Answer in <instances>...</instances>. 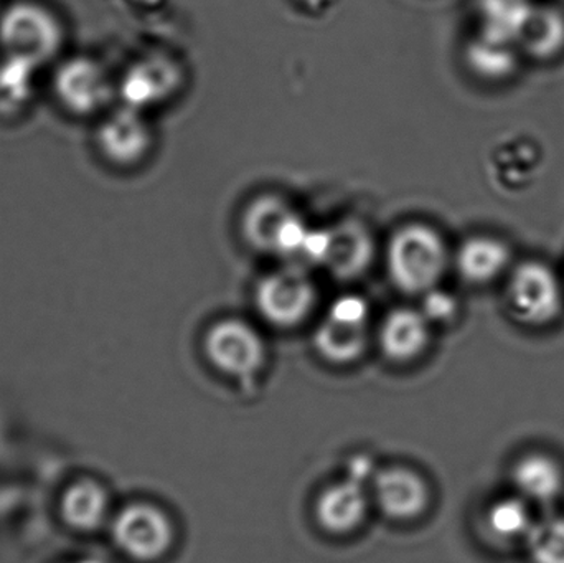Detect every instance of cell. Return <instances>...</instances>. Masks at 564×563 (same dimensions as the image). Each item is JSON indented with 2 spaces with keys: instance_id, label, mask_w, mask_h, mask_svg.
Wrapping results in <instances>:
<instances>
[{
  "instance_id": "6da1fadb",
  "label": "cell",
  "mask_w": 564,
  "mask_h": 563,
  "mask_svg": "<svg viewBox=\"0 0 564 563\" xmlns=\"http://www.w3.org/2000/svg\"><path fill=\"white\" fill-rule=\"evenodd\" d=\"M510 320L527 329H549L564 316V273L545 258H519L502 281Z\"/></svg>"
},
{
  "instance_id": "7a4b0ae2",
  "label": "cell",
  "mask_w": 564,
  "mask_h": 563,
  "mask_svg": "<svg viewBox=\"0 0 564 563\" xmlns=\"http://www.w3.org/2000/svg\"><path fill=\"white\" fill-rule=\"evenodd\" d=\"M387 264L398 290L424 296L440 286L453 264V253L436 228L410 224L391 237Z\"/></svg>"
},
{
  "instance_id": "3957f363",
  "label": "cell",
  "mask_w": 564,
  "mask_h": 563,
  "mask_svg": "<svg viewBox=\"0 0 564 563\" xmlns=\"http://www.w3.org/2000/svg\"><path fill=\"white\" fill-rule=\"evenodd\" d=\"M241 230L257 250L314 263L318 230L307 227L280 197L263 195L251 202L245 210Z\"/></svg>"
},
{
  "instance_id": "277c9868",
  "label": "cell",
  "mask_w": 564,
  "mask_h": 563,
  "mask_svg": "<svg viewBox=\"0 0 564 563\" xmlns=\"http://www.w3.org/2000/svg\"><path fill=\"white\" fill-rule=\"evenodd\" d=\"M65 45V26L53 10L32 0L10 3L0 13V50L42 68Z\"/></svg>"
},
{
  "instance_id": "5b68a950",
  "label": "cell",
  "mask_w": 564,
  "mask_h": 563,
  "mask_svg": "<svg viewBox=\"0 0 564 563\" xmlns=\"http://www.w3.org/2000/svg\"><path fill=\"white\" fill-rule=\"evenodd\" d=\"M52 89L58 105L76 118L98 115L112 98V83L105 66L85 55L63 59L56 66Z\"/></svg>"
},
{
  "instance_id": "8992f818",
  "label": "cell",
  "mask_w": 564,
  "mask_h": 563,
  "mask_svg": "<svg viewBox=\"0 0 564 563\" xmlns=\"http://www.w3.org/2000/svg\"><path fill=\"white\" fill-rule=\"evenodd\" d=\"M367 301L355 294L338 297L314 334V346L328 362L348 364L364 354L368 343Z\"/></svg>"
},
{
  "instance_id": "52a82bcc",
  "label": "cell",
  "mask_w": 564,
  "mask_h": 563,
  "mask_svg": "<svg viewBox=\"0 0 564 563\" xmlns=\"http://www.w3.org/2000/svg\"><path fill=\"white\" fill-rule=\"evenodd\" d=\"M254 301L264 321L276 327H294L314 310L317 290L301 268H285L258 283Z\"/></svg>"
},
{
  "instance_id": "ba28073f",
  "label": "cell",
  "mask_w": 564,
  "mask_h": 563,
  "mask_svg": "<svg viewBox=\"0 0 564 563\" xmlns=\"http://www.w3.org/2000/svg\"><path fill=\"white\" fill-rule=\"evenodd\" d=\"M545 169V151L532 136L507 134L494 142L486 159V174L496 191L523 194L539 182Z\"/></svg>"
},
{
  "instance_id": "9c48e42d",
  "label": "cell",
  "mask_w": 564,
  "mask_h": 563,
  "mask_svg": "<svg viewBox=\"0 0 564 563\" xmlns=\"http://www.w3.org/2000/svg\"><path fill=\"white\" fill-rule=\"evenodd\" d=\"M205 353L218 370L240 379L253 377L267 357L258 331L240 320H224L214 324L205 337Z\"/></svg>"
},
{
  "instance_id": "30bf717a",
  "label": "cell",
  "mask_w": 564,
  "mask_h": 563,
  "mask_svg": "<svg viewBox=\"0 0 564 563\" xmlns=\"http://www.w3.org/2000/svg\"><path fill=\"white\" fill-rule=\"evenodd\" d=\"M112 538L129 557L151 562L169 551L174 539V529L161 509L139 502L128 506L116 516Z\"/></svg>"
},
{
  "instance_id": "8fae6325",
  "label": "cell",
  "mask_w": 564,
  "mask_h": 563,
  "mask_svg": "<svg viewBox=\"0 0 564 563\" xmlns=\"http://www.w3.org/2000/svg\"><path fill=\"white\" fill-rule=\"evenodd\" d=\"M95 141L99 155L109 164L135 167L151 152L152 129L142 111L122 105L101 119Z\"/></svg>"
},
{
  "instance_id": "7c38bea8",
  "label": "cell",
  "mask_w": 564,
  "mask_h": 563,
  "mask_svg": "<svg viewBox=\"0 0 564 563\" xmlns=\"http://www.w3.org/2000/svg\"><path fill=\"white\" fill-rule=\"evenodd\" d=\"M517 260L519 257L510 240L490 231L464 238L453 255L456 273L473 288L502 284Z\"/></svg>"
},
{
  "instance_id": "4fadbf2b",
  "label": "cell",
  "mask_w": 564,
  "mask_h": 563,
  "mask_svg": "<svg viewBox=\"0 0 564 563\" xmlns=\"http://www.w3.org/2000/svg\"><path fill=\"white\" fill-rule=\"evenodd\" d=\"M513 43L525 62L553 63L562 58L564 7L550 0H530Z\"/></svg>"
},
{
  "instance_id": "5bb4252c",
  "label": "cell",
  "mask_w": 564,
  "mask_h": 563,
  "mask_svg": "<svg viewBox=\"0 0 564 563\" xmlns=\"http://www.w3.org/2000/svg\"><path fill=\"white\" fill-rule=\"evenodd\" d=\"M375 243L370 231L357 220H345L327 228L322 264L340 280H351L365 273L373 261Z\"/></svg>"
},
{
  "instance_id": "9a60e30c",
  "label": "cell",
  "mask_w": 564,
  "mask_h": 563,
  "mask_svg": "<svg viewBox=\"0 0 564 563\" xmlns=\"http://www.w3.org/2000/svg\"><path fill=\"white\" fill-rule=\"evenodd\" d=\"M178 78L177 68L167 59H141L124 73L119 83L122 105L144 112V109L165 101L177 89Z\"/></svg>"
},
{
  "instance_id": "2e32d148",
  "label": "cell",
  "mask_w": 564,
  "mask_h": 563,
  "mask_svg": "<svg viewBox=\"0 0 564 563\" xmlns=\"http://www.w3.org/2000/svg\"><path fill=\"white\" fill-rule=\"evenodd\" d=\"M375 498L388 518L406 521L416 518L430 501L426 483L410 469H384L375 479Z\"/></svg>"
},
{
  "instance_id": "e0dca14e",
  "label": "cell",
  "mask_w": 564,
  "mask_h": 563,
  "mask_svg": "<svg viewBox=\"0 0 564 563\" xmlns=\"http://www.w3.org/2000/svg\"><path fill=\"white\" fill-rule=\"evenodd\" d=\"M512 485L517 496L525 499L529 505H553L564 492L562 463L546 453L522 456L513 465Z\"/></svg>"
},
{
  "instance_id": "ac0fdd59",
  "label": "cell",
  "mask_w": 564,
  "mask_h": 563,
  "mask_svg": "<svg viewBox=\"0 0 564 563\" xmlns=\"http://www.w3.org/2000/svg\"><path fill=\"white\" fill-rule=\"evenodd\" d=\"M467 69L486 85H506L519 75L523 56L512 42L477 33L464 50Z\"/></svg>"
},
{
  "instance_id": "d6986e66",
  "label": "cell",
  "mask_w": 564,
  "mask_h": 563,
  "mask_svg": "<svg viewBox=\"0 0 564 563\" xmlns=\"http://www.w3.org/2000/svg\"><path fill=\"white\" fill-rule=\"evenodd\" d=\"M431 337V323L421 310L400 307L391 311L380 327V346L384 356L406 362L420 356Z\"/></svg>"
},
{
  "instance_id": "ffe728a7",
  "label": "cell",
  "mask_w": 564,
  "mask_h": 563,
  "mask_svg": "<svg viewBox=\"0 0 564 563\" xmlns=\"http://www.w3.org/2000/svg\"><path fill=\"white\" fill-rule=\"evenodd\" d=\"M367 495L361 483L348 478L347 481L330 486L322 492L315 508L322 528L335 534L354 531L367 515Z\"/></svg>"
},
{
  "instance_id": "44dd1931",
  "label": "cell",
  "mask_w": 564,
  "mask_h": 563,
  "mask_svg": "<svg viewBox=\"0 0 564 563\" xmlns=\"http://www.w3.org/2000/svg\"><path fill=\"white\" fill-rule=\"evenodd\" d=\"M108 492L93 479L73 483L63 492L59 515L66 526L78 532H93L108 518Z\"/></svg>"
},
{
  "instance_id": "7402d4cb",
  "label": "cell",
  "mask_w": 564,
  "mask_h": 563,
  "mask_svg": "<svg viewBox=\"0 0 564 563\" xmlns=\"http://www.w3.org/2000/svg\"><path fill=\"white\" fill-rule=\"evenodd\" d=\"M535 522L529 502L517 495L494 501L484 515V528L497 545L525 544Z\"/></svg>"
},
{
  "instance_id": "603a6c76",
  "label": "cell",
  "mask_w": 564,
  "mask_h": 563,
  "mask_svg": "<svg viewBox=\"0 0 564 563\" xmlns=\"http://www.w3.org/2000/svg\"><path fill=\"white\" fill-rule=\"evenodd\" d=\"M36 66L6 56L0 63V112L15 115L29 105L33 95Z\"/></svg>"
},
{
  "instance_id": "cb8c5ba5",
  "label": "cell",
  "mask_w": 564,
  "mask_h": 563,
  "mask_svg": "<svg viewBox=\"0 0 564 563\" xmlns=\"http://www.w3.org/2000/svg\"><path fill=\"white\" fill-rule=\"evenodd\" d=\"M532 563H564V518L536 521L525 541Z\"/></svg>"
},
{
  "instance_id": "d4e9b609",
  "label": "cell",
  "mask_w": 564,
  "mask_h": 563,
  "mask_svg": "<svg viewBox=\"0 0 564 563\" xmlns=\"http://www.w3.org/2000/svg\"><path fill=\"white\" fill-rule=\"evenodd\" d=\"M421 311L431 324L449 323V321L456 320L457 313H459V303H457L456 296L436 288V290L424 294L423 310Z\"/></svg>"
},
{
  "instance_id": "484cf974",
  "label": "cell",
  "mask_w": 564,
  "mask_h": 563,
  "mask_svg": "<svg viewBox=\"0 0 564 563\" xmlns=\"http://www.w3.org/2000/svg\"><path fill=\"white\" fill-rule=\"evenodd\" d=\"M73 563H105V562L98 561V559H85V561H78V562H73Z\"/></svg>"
}]
</instances>
